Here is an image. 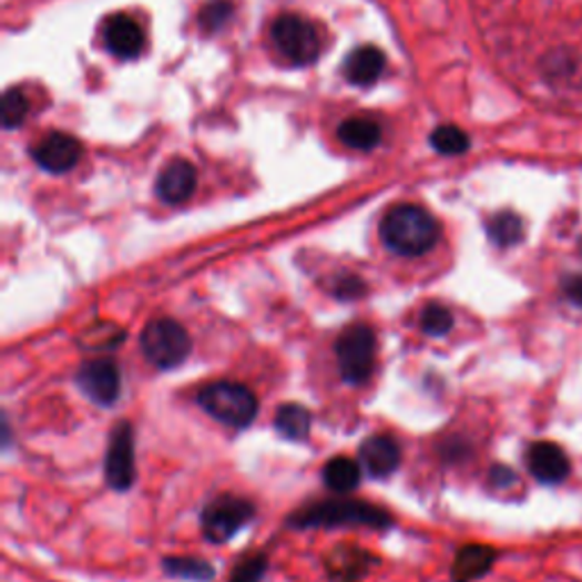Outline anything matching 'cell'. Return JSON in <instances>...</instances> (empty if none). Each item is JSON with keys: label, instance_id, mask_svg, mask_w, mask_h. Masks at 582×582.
Wrapping results in <instances>:
<instances>
[{"label": "cell", "instance_id": "7402d4cb", "mask_svg": "<svg viewBox=\"0 0 582 582\" xmlns=\"http://www.w3.org/2000/svg\"><path fill=\"white\" fill-rule=\"evenodd\" d=\"M430 146L441 155H460L469 151V134L458 125H439L430 134Z\"/></svg>", "mask_w": 582, "mask_h": 582}, {"label": "cell", "instance_id": "4fadbf2b", "mask_svg": "<svg viewBox=\"0 0 582 582\" xmlns=\"http://www.w3.org/2000/svg\"><path fill=\"white\" fill-rule=\"evenodd\" d=\"M196 190V169L185 160H173L157 175L155 192L169 205L185 203Z\"/></svg>", "mask_w": 582, "mask_h": 582}, {"label": "cell", "instance_id": "f1b7e54d", "mask_svg": "<svg viewBox=\"0 0 582 582\" xmlns=\"http://www.w3.org/2000/svg\"><path fill=\"white\" fill-rule=\"evenodd\" d=\"M562 289L566 294V298L575 305H582V276H571L562 283Z\"/></svg>", "mask_w": 582, "mask_h": 582}, {"label": "cell", "instance_id": "6da1fadb", "mask_svg": "<svg viewBox=\"0 0 582 582\" xmlns=\"http://www.w3.org/2000/svg\"><path fill=\"white\" fill-rule=\"evenodd\" d=\"M439 233L437 218L428 210L410 203L391 207L380 223L385 246L402 257L426 255L439 242Z\"/></svg>", "mask_w": 582, "mask_h": 582}, {"label": "cell", "instance_id": "f546056e", "mask_svg": "<svg viewBox=\"0 0 582 582\" xmlns=\"http://www.w3.org/2000/svg\"><path fill=\"white\" fill-rule=\"evenodd\" d=\"M491 482H494L497 487H510V484H514L517 482V476H514V471L512 469H508V467H497L494 471H491Z\"/></svg>", "mask_w": 582, "mask_h": 582}, {"label": "cell", "instance_id": "d4e9b609", "mask_svg": "<svg viewBox=\"0 0 582 582\" xmlns=\"http://www.w3.org/2000/svg\"><path fill=\"white\" fill-rule=\"evenodd\" d=\"M421 328L426 335L441 337L453 328V315L449 307H443L439 303H430L421 312Z\"/></svg>", "mask_w": 582, "mask_h": 582}, {"label": "cell", "instance_id": "ac0fdd59", "mask_svg": "<svg viewBox=\"0 0 582 582\" xmlns=\"http://www.w3.org/2000/svg\"><path fill=\"white\" fill-rule=\"evenodd\" d=\"M363 469L360 462L348 460V458H333L324 467V482L337 491V494H346V491H353L357 484H360Z\"/></svg>", "mask_w": 582, "mask_h": 582}, {"label": "cell", "instance_id": "52a82bcc", "mask_svg": "<svg viewBox=\"0 0 582 582\" xmlns=\"http://www.w3.org/2000/svg\"><path fill=\"white\" fill-rule=\"evenodd\" d=\"M255 514V508L246 499L218 497L203 510V534L212 544L228 542Z\"/></svg>", "mask_w": 582, "mask_h": 582}, {"label": "cell", "instance_id": "2e32d148", "mask_svg": "<svg viewBox=\"0 0 582 582\" xmlns=\"http://www.w3.org/2000/svg\"><path fill=\"white\" fill-rule=\"evenodd\" d=\"M497 560V551L482 547V544H469L460 549L453 562V580L456 582H473L482 578L491 564Z\"/></svg>", "mask_w": 582, "mask_h": 582}, {"label": "cell", "instance_id": "e0dca14e", "mask_svg": "<svg viewBox=\"0 0 582 582\" xmlns=\"http://www.w3.org/2000/svg\"><path fill=\"white\" fill-rule=\"evenodd\" d=\"M382 137V130L376 121L355 116L339 125V140L355 151H371Z\"/></svg>", "mask_w": 582, "mask_h": 582}, {"label": "cell", "instance_id": "4316f807", "mask_svg": "<svg viewBox=\"0 0 582 582\" xmlns=\"http://www.w3.org/2000/svg\"><path fill=\"white\" fill-rule=\"evenodd\" d=\"M266 566H268V560L264 555H248L246 560H242L233 575H231V582H262L264 573H266Z\"/></svg>", "mask_w": 582, "mask_h": 582}, {"label": "cell", "instance_id": "8fae6325", "mask_svg": "<svg viewBox=\"0 0 582 582\" xmlns=\"http://www.w3.org/2000/svg\"><path fill=\"white\" fill-rule=\"evenodd\" d=\"M103 37H105V47L112 51V55L121 60H134L144 51V30L127 14L110 17Z\"/></svg>", "mask_w": 582, "mask_h": 582}, {"label": "cell", "instance_id": "d6986e66", "mask_svg": "<svg viewBox=\"0 0 582 582\" xmlns=\"http://www.w3.org/2000/svg\"><path fill=\"white\" fill-rule=\"evenodd\" d=\"M369 560L371 558L367 553H363V551L341 549V551L330 553L328 566H330V573H333V578L337 582H353V580H357L367 571Z\"/></svg>", "mask_w": 582, "mask_h": 582}, {"label": "cell", "instance_id": "603a6c76", "mask_svg": "<svg viewBox=\"0 0 582 582\" xmlns=\"http://www.w3.org/2000/svg\"><path fill=\"white\" fill-rule=\"evenodd\" d=\"M162 569L173 575V578H183V580H196V582H205L214 578V569L198 560V558H166L162 562Z\"/></svg>", "mask_w": 582, "mask_h": 582}, {"label": "cell", "instance_id": "30bf717a", "mask_svg": "<svg viewBox=\"0 0 582 582\" xmlns=\"http://www.w3.org/2000/svg\"><path fill=\"white\" fill-rule=\"evenodd\" d=\"M34 162L51 173H67L75 169V164L82 157V146L75 137L67 132H51L49 137H43L34 151Z\"/></svg>", "mask_w": 582, "mask_h": 582}, {"label": "cell", "instance_id": "7c38bea8", "mask_svg": "<svg viewBox=\"0 0 582 582\" xmlns=\"http://www.w3.org/2000/svg\"><path fill=\"white\" fill-rule=\"evenodd\" d=\"M528 469L530 473L544 482V484H558L562 482L569 471V456L553 441H537L530 446L528 451Z\"/></svg>", "mask_w": 582, "mask_h": 582}, {"label": "cell", "instance_id": "cb8c5ba5", "mask_svg": "<svg viewBox=\"0 0 582 582\" xmlns=\"http://www.w3.org/2000/svg\"><path fill=\"white\" fill-rule=\"evenodd\" d=\"M30 112L28 96L21 92V89H8L3 94V103H0V119H3L6 130L19 127Z\"/></svg>", "mask_w": 582, "mask_h": 582}, {"label": "cell", "instance_id": "277c9868", "mask_svg": "<svg viewBox=\"0 0 582 582\" xmlns=\"http://www.w3.org/2000/svg\"><path fill=\"white\" fill-rule=\"evenodd\" d=\"M337 365L348 385L367 382L376 365V333L365 324L346 328L337 339Z\"/></svg>", "mask_w": 582, "mask_h": 582}, {"label": "cell", "instance_id": "ffe728a7", "mask_svg": "<svg viewBox=\"0 0 582 582\" xmlns=\"http://www.w3.org/2000/svg\"><path fill=\"white\" fill-rule=\"evenodd\" d=\"M489 239L501 248H510L523 239V221L514 212H501L487 223Z\"/></svg>", "mask_w": 582, "mask_h": 582}, {"label": "cell", "instance_id": "83f0119b", "mask_svg": "<svg viewBox=\"0 0 582 582\" xmlns=\"http://www.w3.org/2000/svg\"><path fill=\"white\" fill-rule=\"evenodd\" d=\"M367 292V285L363 278H357V276H341L335 280L333 285V294L341 300H353V298H360L363 294Z\"/></svg>", "mask_w": 582, "mask_h": 582}, {"label": "cell", "instance_id": "44dd1931", "mask_svg": "<svg viewBox=\"0 0 582 582\" xmlns=\"http://www.w3.org/2000/svg\"><path fill=\"white\" fill-rule=\"evenodd\" d=\"M276 428L283 437L294 439V441H303L309 435L312 428V417L303 406H283L276 415Z\"/></svg>", "mask_w": 582, "mask_h": 582}, {"label": "cell", "instance_id": "484cf974", "mask_svg": "<svg viewBox=\"0 0 582 582\" xmlns=\"http://www.w3.org/2000/svg\"><path fill=\"white\" fill-rule=\"evenodd\" d=\"M233 17V6L228 3V0H212V3H207L201 14H198V23L205 32H214L218 28L226 25Z\"/></svg>", "mask_w": 582, "mask_h": 582}, {"label": "cell", "instance_id": "8992f818", "mask_svg": "<svg viewBox=\"0 0 582 582\" xmlns=\"http://www.w3.org/2000/svg\"><path fill=\"white\" fill-rule=\"evenodd\" d=\"M142 348L155 367L173 369L187 360L192 337L173 319H155L142 333Z\"/></svg>", "mask_w": 582, "mask_h": 582}, {"label": "cell", "instance_id": "5b68a950", "mask_svg": "<svg viewBox=\"0 0 582 582\" xmlns=\"http://www.w3.org/2000/svg\"><path fill=\"white\" fill-rule=\"evenodd\" d=\"M272 39L276 51L294 67H307L321 55V37L303 17L283 14L272 28Z\"/></svg>", "mask_w": 582, "mask_h": 582}, {"label": "cell", "instance_id": "5bb4252c", "mask_svg": "<svg viewBox=\"0 0 582 582\" xmlns=\"http://www.w3.org/2000/svg\"><path fill=\"white\" fill-rule=\"evenodd\" d=\"M360 464L374 478L391 476L400 464V449L389 435H374L360 446Z\"/></svg>", "mask_w": 582, "mask_h": 582}, {"label": "cell", "instance_id": "9a60e30c", "mask_svg": "<svg viewBox=\"0 0 582 582\" xmlns=\"http://www.w3.org/2000/svg\"><path fill=\"white\" fill-rule=\"evenodd\" d=\"M382 69H385V53L378 51L376 47H363V49H355L348 55L344 64V75L355 86H369L382 75Z\"/></svg>", "mask_w": 582, "mask_h": 582}, {"label": "cell", "instance_id": "ba28073f", "mask_svg": "<svg viewBox=\"0 0 582 582\" xmlns=\"http://www.w3.org/2000/svg\"><path fill=\"white\" fill-rule=\"evenodd\" d=\"M105 480L116 491H125L134 482V435L130 423H119L110 437Z\"/></svg>", "mask_w": 582, "mask_h": 582}, {"label": "cell", "instance_id": "7a4b0ae2", "mask_svg": "<svg viewBox=\"0 0 582 582\" xmlns=\"http://www.w3.org/2000/svg\"><path fill=\"white\" fill-rule=\"evenodd\" d=\"M296 528H337V525H369L387 528L389 514L371 503L363 501H324L307 506L289 517Z\"/></svg>", "mask_w": 582, "mask_h": 582}, {"label": "cell", "instance_id": "3957f363", "mask_svg": "<svg viewBox=\"0 0 582 582\" xmlns=\"http://www.w3.org/2000/svg\"><path fill=\"white\" fill-rule=\"evenodd\" d=\"M201 408L231 428H246L257 415V398L237 382H212L198 394Z\"/></svg>", "mask_w": 582, "mask_h": 582}, {"label": "cell", "instance_id": "9c48e42d", "mask_svg": "<svg viewBox=\"0 0 582 582\" xmlns=\"http://www.w3.org/2000/svg\"><path fill=\"white\" fill-rule=\"evenodd\" d=\"M78 387L99 406H112L121 394V376L112 360H92L80 367Z\"/></svg>", "mask_w": 582, "mask_h": 582}]
</instances>
